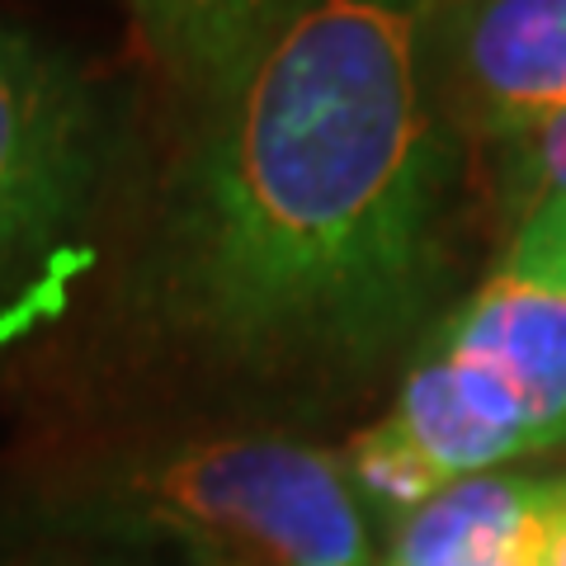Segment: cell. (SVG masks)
Instances as JSON below:
<instances>
[{
    "mask_svg": "<svg viewBox=\"0 0 566 566\" xmlns=\"http://www.w3.org/2000/svg\"><path fill=\"white\" fill-rule=\"evenodd\" d=\"M109 166V114L76 62L0 24V279L91 212Z\"/></svg>",
    "mask_w": 566,
    "mask_h": 566,
    "instance_id": "obj_4",
    "label": "cell"
},
{
    "mask_svg": "<svg viewBox=\"0 0 566 566\" xmlns=\"http://www.w3.org/2000/svg\"><path fill=\"white\" fill-rule=\"evenodd\" d=\"M382 420L444 486L566 449V199L510 227L495 270L424 340Z\"/></svg>",
    "mask_w": 566,
    "mask_h": 566,
    "instance_id": "obj_2",
    "label": "cell"
},
{
    "mask_svg": "<svg viewBox=\"0 0 566 566\" xmlns=\"http://www.w3.org/2000/svg\"><path fill=\"white\" fill-rule=\"evenodd\" d=\"M340 463H345L354 495H359V505L368 510V520H382L392 528L401 520H411L430 495L444 491V482L430 472V463L387 420L354 434L349 449L340 453Z\"/></svg>",
    "mask_w": 566,
    "mask_h": 566,
    "instance_id": "obj_8",
    "label": "cell"
},
{
    "mask_svg": "<svg viewBox=\"0 0 566 566\" xmlns=\"http://www.w3.org/2000/svg\"><path fill=\"white\" fill-rule=\"evenodd\" d=\"M434 71L458 133L534 128L566 109V0H434Z\"/></svg>",
    "mask_w": 566,
    "mask_h": 566,
    "instance_id": "obj_5",
    "label": "cell"
},
{
    "mask_svg": "<svg viewBox=\"0 0 566 566\" xmlns=\"http://www.w3.org/2000/svg\"><path fill=\"white\" fill-rule=\"evenodd\" d=\"M557 199H566V109L495 142V203L510 227Z\"/></svg>",
    "mask_w": 566,
    "mask_h": 566,
    "instance_id": "obj_9",
    "label": "cell"
},
{
    "mask_svg": "<svg viewBox=\"0 0 566 566\" xmlns=\"http://www.w3.org/2000/svg\"><path fill=\"white\" fill-rule=\"evenodd\" d=\"M24 566H147V562H133V557H39V562H24Z\"/></svg>",
    "mask_w": 566,
    "mask_h": 566,
    "instance_id": "obj_11",
    "label": "cell"
},
{
    "mask_svg": "<svg viewBox=\"0 0 566 566\" xmlns=\"http://www.w3.org/2000/svg\"><path fill=\"white\" fill-rule=\"evenodd\" d=\"M543 566H566V482L553 505V520H547V547H543Z\"/></svg>",
    "mask_w": 566,
    "mask_h": 566,
    "instance_id": "obj_10",
    "label": "cell"
},
{
    "mask_svg": "<svg viewBox=\"0 0 566 566\" xmlns=\"http://www.w3.org/2000/svg\"><path fill=\"white\" fill-rule=\"evenodd\" d=\"M458 123L434 0H297L166 170L137 297L251 374H359L444 283Z\"/></svg>",
    "mask_w": 566,
    "mask_h": 566,
    "instance_id": "obj_1",
    "label": "cell"
},
{
    "mask_svg": "<svg viewBox=\"0 0 566 566\" xmlns=\"http://www.w3.org/2000/svg\"><path fill=\"white\" fill-rule=\"evenodd\" d=\"M566 476L476 472L392 528L378 566H543L547 520Z\"/></svg>",
    "mask_w": 566,
    "mask_h": 566,
    "instance_id": "obj_6",
    "label": "cell"
},
{
    "mask_svg": "<svg viewBox=\"0 0 566 566\" xmlns=\"http://www.w3.org/2000/svg\"><path fill=\"white\" fill-rule=\"evenodd\" d=\"M104 524L166 538L193 566H378L374 524L340 453L245 434L123 472Z\"/></svg>",
    "mask_w": 566,
    "mask_h": 566,
    "instance_id": "obj_3",
    "label": "cell"
},
{
    "mask_svg": "<svg viewBox=\"0 0 566 566\" xmlns=\"http://www.w3.org/2000/svg\"><path fill=\"white\" fill-rule=\"evenodd\" d=\"M297 0H133L142 43L185 95L203 99L283 24Z\"/></svg>",
    "mask_w": 566,
    "mask_h": 566,
    "instance_id": "obj_7",
    "label": "cell"
}]
</instances>
